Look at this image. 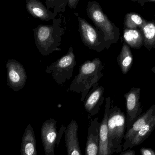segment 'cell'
I'll use <instances>...</instances> for the list:
<instances>
[{
	"instance_id": "3",
	"label": "cell",
	"mask_w": 155,
	"mask_h": 155,
	"mask_svg": "<svg viewBox=\"0 0 155 155\" xmlns=\"http://www.w3.org/2000/svg\"><path fill=\"white\" fill-rule=\"evenodd\" d=\"M86 12L95 26L104 33L109 48L113 44L117 43L120 37V30L104 13L99 4L95 1L88 2Z\"/></svg>"
},
{
	"instance_id": "13",
	"label": "cell",
	"mask_w": 155,
	"mask_h": 155,
	"mask_svg": "<svg viewBox=\"0 0 155 155\" xmlns=\"http://www.w3.org/2000/svg\"><path fill=\"white\" fill-rule=\"evenodd\" d=\"M78 133L77 123L75 120H72L64 132L67 155H82Z\"/></svg>"
},
{
	"instance_id": "27",
	"label": "cell",
	"mask_w": 155,
	"mask_h": 155,
	"mask_svg": "<svg viewBox=\"0 0 155 155\" xmlns=\"http://www.w3.org/2000/svg\"><path fill=\"white\" fill-rule=\"evenodd\" d=\"M152 71L155 75V66L154 67H153V68H152Z\"/></svg>"
},
{
	"instance_id": "1",
	"label": "cell",
	"mask_w": 155,
	"mask_h": 155,
	"mask_svg": "<svg viewBox=\"0 0 155 155\" xmlns=\"http://www.w3.org/2000/svg\"><path fill=\"white\" fill-rule=\"evenodd\" d=\"M104 66L99 58L87 60L81 65L78 75L70 86L69 91L81 94V102H84L90 89L98 83L104 74Z\"/></svg>"
},
{
	"instance_id": "24",
	"label": "cell",
	"mask_w": 155,
	"mask_h": 155,
	"mask_svg": "<svg viewBox=\"0 0 155 155\" xmlns=\"http://www.w3.org/2000/svg\"><path fill=\"white\" fill-rule=\"evenodd\" d=\"M132 1H133V2H137L139 3L142 5V7H143L146 2H155V0H140V1L132 0Z\"/></svg>"
},
{
	"instance_id": "14",
	"label": "cell",
	"mask_w": 155,
	"mask_h": 155,
	"mask_svg": "<svg viewBox=\"0 0 155 155\" xmlns=\"http://www.w3.org/2000/svg\"><path fill=\"white\" fill-rule=\"evenodd\" d=\"M100 123L98 118L91 120L87 132L85 147V155H98L99 152V133Z\"/></svg>"
},
{
	"instance_id": "17",
	"label": "cell",
	"mask_w": 155,
	"mask_h": 155,
	"mask_svg": "<svg viewBox=\"0 0 155 155\" xmlns=\"http://www.w3.org/2000/svg\"><path fill=\"white\" fill-rule=\"evenodd\" d=\"M123 37L125 42L131 48L140 49L143 45V34L141 29L124 28Z\"/></svg>"
},
{
	"instance_id": "6",
	"label": "cell",
	"mask_w": 155,
	"mask_h": 155,
	"mask_svg": "<svg viewBox=\"0 0 155 155\" xmlns=\"http://www.w3.org/2000/svg\"><path fill=\"white\" fill-rule=\"evenodd\" d=\"M78 32L83 43L88 48L101 52L104 49L108 50L109 47L105 40L103 32L89 23L84 18L78 16Z\"/></svg>"
},
{
	"instance_id": "25",
	"label": "cell",
	"mask_w": 155,
	"mask_h": 155,
	"mask_svg": "<svg viewBox=\"0 0 155 155\" xmlns=\"http://www.w3.org/2000/svg\"><path fill=\"white\" fill-rule=\"evenodd\" d=\"M119 155H136V153L134 150L128 149L126 151H123Z\"/></svg>"
},
{
	"instance_id": "12",
	"label": "cell",
	"mask_w": 155,
	"mask_h": 155,
	"mask_svg": "<svg viewBox=\"0 0 155 155\" xmlns=\"http://www.w3.org/2000/svg\"><path fill=\"white\" fill-rule=\"evenodd\" d=\"M111 99L108 96L106 98L104 113L102 121L99 126V152L98 155H112V154L109 147L107 129V119L108 112L111 108Z\"/></svg>"
},
{
	"instance_id": "2",
	"label": "cell",
	"mask_w": 155,
	"mask_h": 155,
	"mask_svg": "<svg viewBox=\"0 0 155 155\" xmlns=\"http://www.w3.org/2000/svg\"><path fill=\"white\" fill-rule=\"evenodd\" d=\"M52 25H40L33 29L35 45L40 52L48 56L54 51H60L64 28L61 27V18L53 20Z\"/></svg>"
},
{
	"instance_id": "23",
	"label": "cell",
	"mask_w": 155,
	"mask_h": 155,
	"mask_svg": "<svg viewBox=\"0 0 155 155\" xmlns=\"http://www.w3.org/2000/svg\"><path fill=\"white\" fill-rule=\"evenodd\" d=\"M65 127H64V125H62L61 128V130H60L59 133H58V137H57V143H56V145H57V147H58L59 143H60V140H61V137L62 136L63 133H64L65 132Z\"/></svg>"
},
{
	"instance_id": "21",
	"label": "cell",
	"mask_w": 155,
	"mask_h": 155,
	"mask_svg": "<svg viewBox=\"0 0 155 155\" xmlns=\"http://www.w3.org/2000/svg\"><path fill=\"white\" fill-rule=\"evenodd\" d=\"M147 21L138 14L130 12L126 14L124 20V28L142 29Z\"/></svg>"
},
{
	"instance_id": "26",
	"label": "cell",
	"mask_w": 155,
	"mask_h": 155,
	"mask_svg": "<svg viewBox=\"0 0 155 155\" xmlns=\"http://www.w3.org/2000/svg\"><path fill=\"white\" fill-rule=\"evenodd\" d=\"M78 1H68V5L71 8H75L77 5Z\"/></svg>"
},
{
	"instance_id": "19",
	"label": "cell",
	"mask_w": 155,
	"mask_h": 155,
	"mask_svg": "<svg viewBox=\"0 0 155 155\" xmlns=\"http://www.w3.org/2000/svg\"><path fill=\"white\" fill-rule=\"evenodd\" d=\"M155 128V114L149 122L137 133L129 145V149L140 145L153 133Z\"/></svg>"
},
{
	"instance_id": "4",
	"label": "cell",
	"mask_w": 155,
	"mask_h": 155,
	"mask_svg": "<svg viewBox=\"0 0 155 155\" xmlns=\"http://www.w3.org/2000/svg\"><path fill=\"white\" fill-rule=\"evenodd\" d=\"M107 129L109 147L112 154L123 151V139L126 131V115L117 106L111 107L108 112Z\"/></svg>"
},
{
	"instance_id": "9",
	"label": "cell",
	"mask_w": 155,
	"mask_h": 155,
	"mask_svg": "<svg viewBox=\"0 0 155 155\" xmlns=\"http://www.w3.org/2000/svg\"><path fill=\"white\" fill-rule=\"evenodd\" d=\"M7 85L14 91L22 89L27 80L26 72L23 66L14 60H9L6 64Z\"/></svg>"
},
{
	"instance_id": "8",
	"label": "cell",
	"mask_w": 155,
	"mask_h": 155,
	"mask_svg": "<svg viewBox=\"0 0 155 155\" xmlns=\"http://www.w3.org/2000/svg\"><path fill=\"white\" fill-rule=\"evenodd\" d=\"M56 124L57 121L55 119L50 118L46 120L42 125L41 137L45 155H55L58 134Z\"/></svg>"
},
{
	"instance_id": "15",
	"label": "cell",
	"mask_w": 155,
	"mask_h": 155,
	"mask_svg": "<svg viewBox=\"0 0 155 155\" xmlns=\"http://www.w3.org/2000/svg\"><path fill=\"white\" fill-rule=\"evenodd\" d=\"M26 7L32 16L42 21H48L55 18L56 15L38 0H27Z\"/></svg>"
},
{
	"instance_id": "10",
	"label": "cell",
	"mask_w": 155,
	"mask_h": 155,
	"mask_svg": "<svg viewBox=\"0 0 155 155\" xmlns=\"http://www.w3.org/2000/svg\"><path fill=\"white\" fill-rule=\"evenodd\" d=\"M104 88L99 85L98 83L95 84L89 91L84 103L85 110L91 116L98 113L104 101Z\"/></svg>"
},
{
	"instance_id": "16",
	"label": "cell",
	"mask_w": 155,
	"mask_h": 155,
	"mask_svg": "<svg viewBox=\"0 0 155 155\" xmlns=\"http://www.w3.org/2000/svg\"><path fill=\"white\" fill-rule=\"evenodd\" d=\"M21 144V155H37L34 131L30 124L25 128Z\"/></svg>"
},
{
	"instance_id": "20",
	"label": "cell",
	"mask_w": 155,
	"mask_h": 155,
	"mask_svg": "<svg viewBox=\"0 0 155 155\" xmlns=\"http://www.w3.org/2000/svg\"><path fill=\"white\" fill-rule=\"evenodd\" d=\"M143 34L144 45L150 51L155 48V21H147L142 29Z\"/></svg>"
},
{
	"instance_id": "18",
	"label": "cell",
	"mask_w": 155,
	"mask_h": 155,
	"mask_svg": "<svg viewBox=\"0 0 155 155\" xmlns=\"http://www.w3.org/2000/svg\"><path fill=\"white\" fill-rule=\"evenodd\" d=\"M117 61L123 74H127L131 69L134 62V56L130 47L124 42Z\"/></svg>"
},
{
	"instance_id": "7",
	"label": "cell",
	"mask_w": 155,
	"mask_h": 155,
	"mask_svg": "<svg viewBox=\"0 0 155 155\" xmlns=\"http://www.w3.org/2000/svg\"><path fill=\"white\" fill-rule=\"evenodd\" d=\"M141 88L133 87L125 94L127 114L126 116V130L140 116L143 111V106L140 101Z\"/></svg>"
},
{
	"instance_id": "5",
	"label": "cell",
	"mask_w": 155,
	"mask_h": 155,
	"mask_svg": "<svg viewBox=\"0 0 155 155\" xmlns=\"http://www.w3.org/2000/svg\"><path fill=\"white\" fill-rule=\"evenodd\" d=\"M76 65L75 55L71 46L66 54L47 66L45 71L47 73L51 74L57 83L63 85L72 77Z\"/></svg>"
},
{
	"instance_id": "11",
	"label": "cell",
	"mask_w": 155,
	"mask_h": 155,
	"mask_svg": "<svg viewBox=\"0 0 155 155\" xmlns=\"http://www.w3.org/2000/svg\"><path fill=\"white\" fill-rule=\"evenodd\" d=\"M155 114V105H153L145 113L141 114L136 121L126 131L124 136V143L123 145V151L129 149V145L137 133L149 122Z\"/></svg>"
},
{
	"instance_id": "22",
	"label": "cell",
	"mask_w": 155,
	"mask_h": 155,
	"mask_svg": "<svg viewBox=\"0 0 155 155\" xmlns=\"http://www.w3.org/2000/svg\"><path fill=\"white\" fill-rule=\"evenodd\" d=\"M141 155H155V152L151 148L143 147L140 150Z\"/></svg>"
}]
</instances>
